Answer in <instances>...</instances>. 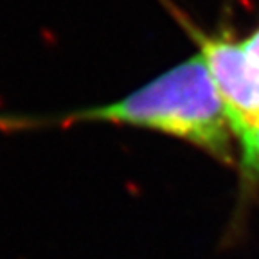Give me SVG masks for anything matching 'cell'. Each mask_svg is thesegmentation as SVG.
Segmentation results:
<instances>
[{
	"mask_svg": "<svg viewBox=\"0 0 259 259\" xmlns=\"http://www.w3.org/2000/svg\"><path fill=\"white\" fill-rule=\"evenodd\" d=\"M239 150V171L243 189L259 184V126L245 128L236 134Z\"/></svg>",
	"mask_w": 259,
	"mask_h": 259,
	"instance_id": "3",
	"label": "cell"
},
{
	"mask_svg": "<svg viewBox=\"0 0 259 259\" xmlns=\"http://www.w3.org/2000/svg\"><path fill=\"white\" fill-rule=\"evenodd\" d=\"M76 122H115L182 139L223 164H234L236 135L223 99L200 54L105 106L60 115L0 113V132H29Z\"/></svg>",
	"mask_w": 259,
	"mask_h": 259,
	"instance_id": "1",
	"label": "cell"
},
{
	"mask_svg": "<svg viewBox=\"0 0 259 259\" xmlns=\"http://www.w3.org/2000/svg\"><path fill=\"white\" fill-rule=\"evenodd\" d=\"M166 2V0H164ZM178 24L196 41L216 89L229 113L234 135L245 128L259 126V63L248 56L241 41L229 36L207 34L189 16L166 2Z\"/></svg>",
	"mask_w": 259,
	"mask_h": 259,
	"instance_id": "2",
	"label": "cell"
}]
</instances>
